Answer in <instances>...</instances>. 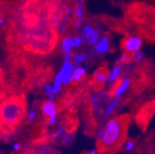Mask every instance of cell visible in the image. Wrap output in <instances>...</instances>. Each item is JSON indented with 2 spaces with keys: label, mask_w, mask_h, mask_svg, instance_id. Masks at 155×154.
<instances>
[{
  "label": "cell",
  "mask_w": 155,
  "mask_h": 154,
  "mask_svg": "<svg viewBox=\"0 0 155 154\" xmlns=\"http://www.w3.org/2000/svg\"><path fill=\"white\" fill-rule=\"evenodd\" d=\"M125 126V123L121 118H114L108 121L104 127L102 137L100 139L102 145L106 149L115 146L123 137Z\"/></svg>",
  "instance_id": "cell-1"
},
{
  "label": "cell",
  "mask_w": 155,
  "mask_h": 154,
  "mask_svg": "<svg viewBox=\"0 0 155 154\" xmlns=\"http://www.w3.org/2000/svg\"><path fill=\"white\" fill-rule=\"evenodd\" d=\"M22 105L18 101H9L0 106V120L3 124L14 125L22 115Z\"/></svg>",
  "instance_id": "cell-2"
},
{
  "label": "cell",
  "mask_w": 155,
  "mask_h": 154,
  "mask_svg": "<svg viewBox=\"0 0 155 154\" xmlns=\"http://www.w3.org/2000/svg\"><path fill=\"white\" fill-rule=\"evenodd\" d=\"M81 37L91 45H95L101 38L100 31L91 25H85L81 28Z\"/></svg>",
  "instance_id": "cell-3"
},
{
  "label": "cell",
  "mask_w": 155,
  "mask_h": 154,
  "mask_svg": "<svg viewBox=\"0 0 155 154\" xmlns=\"http://www.w3.org/2000/svg\"><path fill=\"white\" fill-rule=\"evenodd\" d=\"M142 46V40L139 36H129L124 41L123 47L126 52L129 54H134L140 51Z\"/></svg>",
  "instance_id": "cell-4"
},
{
  "label": "cell",
  "mask_w": 155,
  "mask_h": 154,
  "mask_svg": "<svg viewBox=\"0 0 155 154\" xmlns=\"http://www.w3.org/2000/svg\"><path fill=\"white\" fill-rule=\"evenodd\" d=\"M74 69V64L71 60H65L61 69L58 71V75L60 76L63 84H69L72 81V71Z\"/></svg>",
  "instance_id": "cell-5"
},
{
  "label": "cell",
  "mask_w": 155,
  "mask_h": 154,
  "mask_svg": "<svg viewBox=\"0 0 155 154\" xmlns=\"http://www.w3.org/2000/svg\"><path fill=\"white\" fill-rule=\"evenodd\" d=\"M131 85V81L128 78L125 77V78H122L119 81V83L116 85L114 92H113V96L115 99H119L121 96L129 89Z\"/></svg>",
  "instance_id": "cell-6"
},
{
  "label": "cell",
  "mask_w": 155,
  "mask_h": 154,
  "mask_svg": "<svg viewBox=\"0 0 155 154\" xmlns=\"http://www.w3.org/2000/svg\"><path fill=\"white\" fill-rule=\"evenodd\" d=\"M75 15H76V18H77V22L75 23V28L77 30L81 29L83 17H84V3H83V0H76Z\"/></svg>",
  "instance_id": "cell-7"
},
{
  "label": "cell",
  "mask_w": 155,
  "mask_h": 154,
  "mask_svg": "<svg viewBox=\"0 0 155 154\" xmlns=\"http://www.w3.org/2000/svg\"><path fill=\"white\" fill-rule=\"evenodd\" d=\"M109 47H110L109 38L108 36L104 35V36H101L99 41L95 44V52L99 54H104L108 52Z\"/></svg>",
  "instance_id": "cell-8"
},
{
  "label": "cell",
  "mask_w": 155,
  "mask_h": 154,
  "mask_svg": "<svg viewBox=\"0 0 155 154\" xmlns=\"http://www.w3.org/2000/svg\"><path fill=\"white\" fill-rule=\"evenodd\" d=\"M108 78V71L105 68H99L97 69L93 74V81L97 85H104L107 81Z\"/></svg>",
  "instance_id": "cell-9"
},
{
  "label": "cell",
  "mask_w": 155,
  "mask_h": 154,
  "mask_svg": "<svg viewBox=\"0 0 155 154\" xmlns=\"http://www.w3.org/2000/svg\"><path fill=\"white\" fill-rule=\"evenodd\" d=\"M122 65H119V64H116L114 67H113V68L108 72V78H107V81L109 84L111 83H114L115 82V80H117L121 73H122Z\"/></svg>",
  "instance_id": "cell-10"
},
{
  "label": "cell",
  "mask_w": 155,
  "mask_h": 154,
  "mask_svg": "<svg viewBox=\"0 0 155 154\" xmlns=\"http://www.w3.org/2000/svg\"><path fill=\"white\" fill-rule=\"evenodd\" d=\"M43 112L45 115H47L48 117H54L56 115V107L54 102L48 101L43 105Z\"/></svg>",
  "instance_id": "cell-11"
},
{
  "label": "cell",
  "mask_w": 155,
  "mask_h": 154,
  "mask_svg": "<svg viewBox=\"0 0 155 154\" xmlns=\"http://www.w3.org/2000/svg\"><path fill=\"white\" fill-rule=\"evenodd\" d=\"M85 74H86V67H85L80 66V67H75L73 69V71H72V74H71L72 80H74V81L81 80L83 78V77L85 76Z\"/></svg>",
  "instance_id": "cell-12"
},
{
  "label": "cell",
  "mask_w": 155,
  "mask_h": 154,
  "mask_svg": "<svg viewBox=\"0 0 155 154\" xmlns=\"http://www.w3.org/2000/svg\"><path fill=\"white\" fill-rule=\"evenodd\" d=\"M61 49L64 53H71L73 50V37L67 36L61 42Z\"/></svg>",
  "instance_id": "cell-13"
},
{
  "label": "cell",
  "mask_w": 155,
  "mask_h": 154,
  "mask_svg": "<svg viewBox=\"0 0 155 154\" xmlns=\"http://www.w3.org/2000/svg\"><path fill=\"white\" fill-rule=\"evenodd\" d=\"M88 57H89V54L86 53H78L71 57V61L73 64L76 65V67H80L84 61L88 59Z\"/></svg>",
  "instance_id": "cell-14"
},
{
  "label": "cell",
  "mask_w": 155,
  "mask_h": 154,
  "mask_svg": "<svg viewBox=\"0 0 155 154\" xmlns=\"http://www.w3.org/2000/svg\"><path fill=\"white\" fill-rule=\"evenodd\" d=\"M117 103H118V99H114V100H112L110 103H109V104L106 106V108H105V111H104V115H105V117H107V116H109V115L114 112V110L115 109V107L117 106Z\"/></svg>",
  "instance_id": "cell-15"
},
{
  "label": "cell",
  "mask_w": 155,
  "mask_h": 154,
  "mask_svg": "<svg viewBox=\"0 0 155 154\" xmlns=\"http://www.w3.org/2000/svg\"><path fill=\"white\" fill-rule=\"evenodd\" d=\"M62 85H63V83H62V80H61L60 76L58 75V74H56L55 78H54V83H53L54 91V93H55V94L60 90V89H61Z\"/></svg>",
  "instance_id": "cell-16"
},
{
  "label": "cell",
  "mask_w": 155,
  "mask_h": 154,
  "mask_svg": "<svg viewBox=\"0 0 155 154\" xmlns=\"http://www.w3.org/2000/svg\"><path fill=\"white\" fill-rule=\"evenodd\" d=\"M131 59H132V55L127 52H124L119 56V58L117 59V64L122 65V64H125V63H128V62H130Z\"/></svg>",
  "instance_id": "cell-17"
},
{
  "label": "cell",
  "mask_w": 155,
  "mask_h": 154,
  "mask_svg": "<svg viewBox=\"0 0 155 154\" xmlns=\"http://www.w3.org/2000/svg\"><path fill=\"white\" fill-rule=\"evenodd\" d=\"M91 103H92V105H93L94 110H98L99 109L100 103H101V96H100V94L96 93V94L92 95V97H91Z\"/></svg>",
  "instance_id": "cell-18"
},
{
  "label": "cell",
  "mask_w": 155,
  "mask_h": 154,
  "mask_svg": "<svg viewBox=\"0 0 155 154\" xmlns=\"http://www.w3.org/2000/svg\"><path fill=\"white\" fill-rule=\"evenodd\" d=\"M132 59L136 62H140L144 59V54L140 50L132 54Z\"/></svg>",
  "instance_id": "cell-19"
},
{
  "label": "cell",
  "mask_w": 155,
  "mask_h": 154,
  "mask_svg": "<svg viewBox=\"0 0 155 154\" xmlns=\"http://www.w3.org/2000/svg\"><path fill=\"white\" fill-rule=\"evenodd\" d=\"M83 38L81 36H75L73 37V48H79L82 45Z\"/></svg>",
  "instance_id": "cell-20"
},
{
  "label": "cell",
  "mask_w": 155,
  "mask_h": 154,
  "mask_svg": "<svg viewBox=\"0 0 155 154\" xmlns=\"http://www.w3.org/2000/svg\"><path fill=\"white\" fill-rule=\"evenodd\" d=\"M134 146H135V144H134L133 141L127 140V141H126V143H125V149H126L127 151H130V150L133 149Z\"/></svg>",
  "instance_id": "cell-21"
},
{
  "label": "cell",
  "mask_w": 155,
  "mask_h": 154,
  "mask_svg": "<svg viewBox=\"0 0 155 154\" xmlns=\"http://www.w3.org/2000/svg\"><path fill=\"white\" fill-rule=\"evenodd\" d=\"M34 154H58L51 149H41V150H38L37 152H35Z\"/></svg>",
  "instance_id": "cell-22"
},
{
  "label": "cell",
  "mask_w": 155,
  "mask_h": 154,
  "mask_svg": "<svg viewBox=\"0 0 155 154\" xmlns=\"http://www.w3.org/2000/svg\"><path fill=\"white\" fill-rule=\"evenodd\" d=\"M64 140H65V141H64L65 143H69V142L72 141V137L69 136V135H66L65 138H64Z\"/></svg>",
  "instance_id": "cell-23"
},
{
  "label": "cell",
  "mask_w": 155,
  "mask_h": 154,
  "mask_svg": "<svg viewBox=\"0 0 155 154\" xmlns=\"http://www.w3.org/2000/svg\"><path fill=\"white\" fill-rule=\"evenodd\" d=\"M64 133H65V129H64V127H61L59 130L57 131L56 136L57 137H61V136H63V135H64Z\"/></svg>",
  "instance_id": "cell-24"
},
{
  "label": "cell",
  "mask_w": 155,
  "mask_h": 154,
  "mask_svg": "<svg viewBox=\"0 0 155 154\" xmlns=\"http://www.w3.org/2000/svg\"><path fill=\"white\" fill-rule=\"evenodd\" d=\"M71 53H64V59L65 60H71Z\"/></svg>",
  "instance_id": "cell-25"
},
{
  "label": "cell",
  "mask_w": 155,
  "mask_h": 154,
  "mask_svg": "<svg viewBox=\"0 0 155 154\" xmlns=\"http://www.w3.org/2000/svg\"><path fill=\"white\" fill-rule=\"evenodd\" d=\"M48 122H49V124H50V125H54V124H55V122H56V118H55V116H54V117H49Z\"/></svg>",
  "instance_id": "cell-26"
},
{
  "label": "cell",
  "mask_w": 155,
  "mask_h": 154,
  "mask_svg": "<svg viewBox=\"0 0 155 154\" xmlns=\"http://www.w3.org/2000/svg\"><path fill=\"white\" fill-rule=\"evenodd\" d=\"M34 116H35V111H31L30 112V113H29V118L31 119V120H32L33 118H34Z\"/></svg>",
  "instance_id": "cell-27"
},
{
  "label": "cell",
  "mask_w": 155,
  "mask_h": 154,
  "mask_svg": "<svg viewBox=\"0 0 155 154\" xmlns=\"http://www.w3.org/2000/svg\"><path fill=\"white\" fill-rule=\"evenodd\" d=\"M4 24H5V20H4L3 18L0 17V27H2Z\"/></svg>",
  "instance_id": "cell-28"
},
{
  "label": "cell",
  "mask_w": 155,
  "mask_h": 154,
  "mask_svg": "<svg viewBox=\"0 0 155 154\" xmlns=\"http://www.w3.org/2000/svg\"><path fill=\"white\" fill-rule=\"evenodd\" d=\"M88 154H97V150H96V149H91V150L88 152Z\"/></svg>",
  "instance_id": "cell-29"
},
{
  "label": "cell",
  "mask_w": 155,
  "mask_h": 154,
  "mask_svg": "<svg viewBox=\"0 0 155 154\" xmlns=\"http://www.w3.org/2000/svg\"><path fill=\"white\" fill-rule=\"evenodd\" d=\"M13 148H14L15 149H18L19 148V145H18V144H14V145H13Z\"/></svg>",
  "instance_id": "cell-30"
}]
</instances>
